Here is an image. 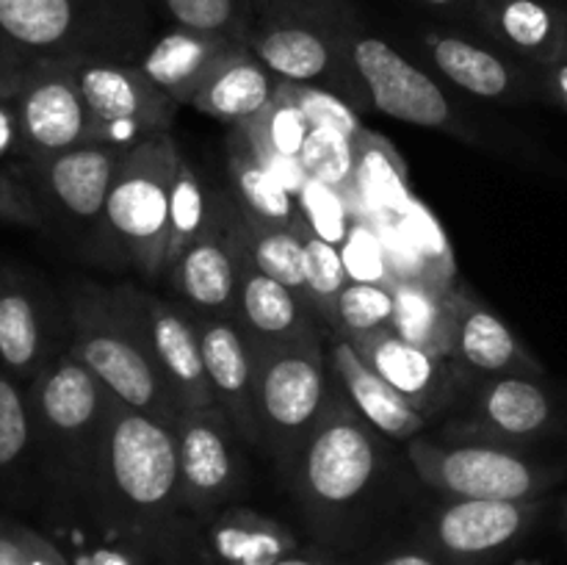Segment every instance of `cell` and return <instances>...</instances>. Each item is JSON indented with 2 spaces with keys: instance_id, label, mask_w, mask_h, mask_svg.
<instances>
[{
  "instance_id": "1",
  "label": "cell",
  "mask_w": 567,
  "mask_h": 565,
  "mask_svg": "<svg viewBox=\"0 0 567 565\" xmlns=\"http://www.w3.org/2000/svg\"><path fill=\"white\" fill-rule=\"evenodd\" d=\"M282 485L310 532L338 548L365 541L377 524L404 507L415 510L430 493L402 443L377 432L352 408L338 380L313 438Z\"/></svg>"
},
{
  "instance_id": "2",
  "label": "cell",
  "mask_w": 567,
  "mask_h": 565,
  "mask_svg": "<svg viewBox=\"0 0 567 565\" xmlns=\"http://www.w3.org/2000/svg\"><path fill=\"white\" fill-rule=\"evenodd\" d=\"M86 518L142 554L175 552L183 526H197L183 507L175 430L114 393Z\"/></svg>"
},
{
  "instance_id": "3",
  "label": "cell",
  "mask_w": 567,
  "mask_h": 565,
  "mask_svg": "<svg viewBox=\"0 0 567 565\" xmlns=\"http://www.w3.org/2000/svg\"><path fill=\"white\" fill-rule=\"evenodd\" d=\"M61 291L70 310V352L116 399L175 430L186 410L153 352L138 308V286L72 280Z\"/></svg>"
},
{
  "instance_id": "4",
  "label": "cell",
  "mask_w": 567,
  "mask_h": 565,
  "mask_svg": "<svg viewBox=\"0 0 567 565\" xmlns=\"http://www.w3.org/2000/svg\"><path fill=\"white\" fill-rule=\"evenodd\" d=\"M28 399L44 507L61 515H86L111 391L66 352L28 386Z\"/></svg>"
},
{
  "instance_id": "5",
  "label": "cell",
  "mask_w": 567,
  "mask_h": 565,
  "mask_svg": "<svg viewBox=\"0 0 567 565\" xmlns=\"http://www.w3.org/2000/svg\"><path fill=\"white\" fill-rule=\"evenodd\" d=\"M155 17L147 0H0V37L28 59L138 64Z\"/></svg>"
},
{
  "instance_id": "6",
  "label": "cell",
  "mask_w": 567,
  "mask_h": 565,
  "mask_svg": "<svg viewBox=\"0 0 567 565\" xmlns=\"http://www.w3.org/2000/svg\"><path fill=\"white\" fill-rule=\"evenodd\" d=\"M358 22L352 0H255L247 48L280 81L324 86L354 111H371L349 70V39Z\"/></svg>"
},
{
  "instance_id": "7",
  "label": "cell",
  "mask_w": 567,
  "mask_h": 565,
  "mask_svg": "<svg viewBox=\"0 0 567 565\" xmlns=\"http://www.w3.org/2000/svg\"><path fill=\"white\" fill-rule=\"evenodd\" d=\"M404 452L432 493L452 499L529 502L551 496L554 487L567 480V458L548 449L454 441L437 432H421L404 443Z\"/></svg>"
},
{
  "instance_id": "8",
  "label": "cell",
  "mask_w": 567,
  "mask_h": 565,
  "mask_svg": "<svg viewBox=\"0 0 567 565\" xmlns=\"http://www.w3.org/2000/svg\"><path fill=\"white\" fill-rule=\"evenodd\" d=\"M181 147L172 133L127 150L105 203L111 264H125L147 282H164L169 203Z\"/></svg>"
},
{
  "instance_id": "9",
  "label": "cell",
  "mask_w": 567,
  "mask_h": 565,
  "mask_svg": "<svg viewBox=\"0 0 567 565\" xmlns=\"http://www.w3.org/2000/svg\"><path fill=\"white\" fill-rule=\"evenodd\" d=\"M252 360L260 449L282 480L313 438L336 388L327 341L252 347Z\"/></svg>"
},
{
  "instance_id": "10",
  "label": "cell",
  "mask_w": 567,
  "mask_h": 565,
  "mask_svg": "<svg viewBox=\"0 0 567 565\" xmlns=\"http://www.w3.org/2000/svg\"><path fill=\"white\" fill-rule=\"evenodd\" d=\"M437 435L548 449L567 441V386L543 377H468Z\"/></svg>"
},
{
  "instance_id": "11",
  "label": "cell",
  "mask_w": 567,
  "mask_h": 565,
  "mask_svg": "<svg viewBox=\"0 0 567 565\" xmlns=\"http://www.w3.org/2000/svg\"><path fill=\"white\" fill-rule=\"evenodd\" d=\"M125 155V147L81 144L14 170L37 197L48 233L72 242L75 253L92 264H111L105 203Z\"/></svg>"
},
{
  "instance_id": "12",
  "label": "cell",
  "mask_w": 567,
  "mask_h": 565,
  "mask_svg": "<svg viewBox=\"0 0 567 565\" xmlns=\"http://www.w3.org/2000/svg\"><path fill=\"white\" fill-rule=\"evenodd\" d=\"M349 70L369 97L371 111L426 131L449 133L460 142L480 147L491 144L482 122L460 105L441 81L399 53L391 42L371 33L363 20L349 39Z\"/></svg>"
},
{
  "instance_id": "13",
  "label": "cell",
  "mask_w": 567,
  "mask_h": 565,
  "mask_svg": "<svg viewBox=\"0 0 567 565\" xmlns=\"http://www.w3.org/2000/svg\"><path fill=\"white\" fill-rule=\"evenodd\" d=\"M551 496L529 502L452 499L432 493L415 507V537L443 565H496L532 535Z\"/></svg>"
},
{
  "instance_id": "14",
  "label": "cell",
  "mask_w": 567,
  "mask_h": 565,
  "mask_svg": "<svg viewBox=\"0 0 567 565\" xmlns=\"http://www.w3.org/2000/svg\"><path fill=\"white\" fill-rule=\"evenodd\" d=\"M66 352L70 310L64 291L25 266L0 260V366L28 388Z\"/></svg>"
},
{
  "instance_id": "15",
  "label": "cell",
  "mask_w": 567,
  "mask_h": 565,
  "mask_svg": "<svg viewBox=\"0 0 567 565\" xmlns=\"http://www.w3.org/2000/svg\"><path fill=\"white\" fill-rule=\"evenodd\" d=\"M247 264L241 205L233 192L210 188L205 230L164 271V286L177 302L199 316L238 319V282Z\"/></svg>"
},
{
  "instance_id": "16",
  "label": "cell",
  "mask_w": 567,
  "mask_h": 565,
  "mask_svg": "<svg viewBox=\"0 0 567 565\" xmlns=\"http://www.w3.org/2000/svg\"><path fill=\"white\" fill-rule=\"evenodd\" d=\"M183 507L208 526L247 491L241 435L216 404L194 408L175 424Z\"/></svg>"
},
{
  "instance_id": "17",
  "label": "cell",
  "mask_w": 567,
  "mask_h": 565,
  "mask_svg": "<svg viewBox=\"0 0 567 565\" xmlns=\"http://www.w3.org/2000/svg\"><path fill=\"white\" fill-rule=\"evenodd\" d=\"M94 120V144L133 150L172 133L181 105L155 86L138 64L70 61Z\"/></svg>"
},
{
  "instance_id": "18",
  "label": "cell",
  "mask_w": 567,
  "mask_h": 565,
  "mask_svg": "<svg viewBox=\"0 0 567 565\" xmlns=\"http://www.w3.org/2000/svg\"><path fill=\"white\" fill-rule=\"evenodd\" d=\"M28 161L94 144V120L70 61L31 59L14 94Z\"/></svg>"
},
{
  "instance_id": "19",
  "label": "cell",
  "mask_w": 567,
  "mask_h": 565,
  "mask_svg": "<svg viewBox=\"0 0 567 565\" xmlns=\"http://www.w3.org/2000/svg\"><path fill=\"white\" fill-rule=\"evenodd\" d=\"M421 44L441 78L468 97L502 105H526L537 100L543 103L535 66L513 59L480 33L426 28L421 31Z\"/></svg>"
},
{
  "instance_id": "20",
  "label": "cell",
  "mask_w": 567,
  "mask_h": 565,
  "mask_svg": "<svg viewBox=\"0 0 567 565\" xmlns=\"http://www.w3.org/2000/svg\"><path fill=\"white\" fill-rule=\"evenodd\" d=\"M354 352L374 369L399 397L408 399L426 421H441L463 391L465 374L452 358H441L404 341L393 327L349 341Z\"/></svg>"
},
{
  "instance_id": "21",
  "label": "cell",
  "mask_w": 567,
  "mask_h": 565,
  "mask_svg": "<svg viewBox=\"0 0 567 565\" xmlns=\"http://www.w3.org/2000/svg\"><path fill=\"white\" fill-rule=\"evenodd\" d=\"M471 31L546 70L567 61V0H476Z\"/></svg>"
},
{
  "instance_id": "22",
  "label": "cell",
  "mask_w": 567,
  "mask_h": 565,
  "mask_svg": "<svg viewBox=\"0 0 567 565\" xmlns=\"http://www.w3.org/2000/svg\"><path fill=\"white\" fill-rule=\"evenodd\" d=\"M138 308H142L161 371L183 410L216 404L208 369H205L197 314L177 299L158 297L142 286H138Z\"/></svg>"
},
{
  "instance_id": "23",
  "label": "cell",
  "mask_w": 567,
  "mask_h": 565,
  "mask_svg": "<svg viewBox=\"0 0 567 565\" xmlns=\"http://www.w3.org/2000/svg\"><path fill=\"white\" fill-rule=\"evenodd\" d=\"M454 363L471 377H543L546 366L535 358L513 327L498 319L465 286H454Z\"/></svg>"
},
{
  "instance_id": "24",
  "label": "cell",
  "mask_w": 567,
  "mask_h": 565,
  "mask_svg": "<svg viewBox=\"0 0 567 565\" xmlns=\"http://www.w3.org/2000/svg\"><path fill=\"white\" fill-rule=\"evenodd\" d=\"M197 321L216 408L230 419L244 443L260 449L252 343L236 319H216V316L197 314Z\"/></svg>"
},
{
  "instance_id": "25",
  "label": "cell",
  "mask_w": 567,
  "mask_h": 565,
  "mask_svg": "<svg viewBox=\"0 0 567 565\" xmlns=\"http://www.w3.org/2000/svg\"><path fill=\"white\" fill-rule=\"evenodd\" d=\"M238 325L255 349L286 347L299 341H330L319 316L291 288L277 282L249 260L238 282Z\"/></svg>"
},
{
  "instance_id": "26",
  "label": "cell",
  "mask_w": 567,
  "mask_h": 565,
  "mask_svg": "<svg viewBox=\"0 0 567 565\" xmlns=\"http://www.w3.org/2000/svg\"><path fill=\"white\" fill-rule=\"evenodd\" d=\"M0 502L44 507L28 388L0 366Z\"/></svg>"
},
{
  "instance_id": "27",
  "label": "cell",
  "mask_w": 567,
  "mask_h": 565,
  "mask_svg": "<svg viewBox=\"0 0 567 565\" xmlns=\"http://www.w3.org/2000/svg\"><path fill=\"white\" fill-rule=\"evenodd\" d=\"M327 360H330V371L336 374L338 386L347 393L352 408L382 432L391 438L393 443H408L415 435L426 432L430 421L413 408L404 397H399L374 369L363 363L354 347L343 338H330L327 341Z\"/></svg>"
},
{
  "instance_id": "28",
  "label": "cell",
  "mask_w": 567,
  "mask_h": 565,
  "mask_svg": "<svg viewBox=\"0 0 567 565\" xmlns=\"http://www.w3.org/2000/svg\"><path fill=\"white\" fill-rule=\"evenodd\" d=\"M236 44V39L221 37V33L172 25L169 31L153 39L147 53L138 59V66L177 105H192L203 83L216 70V64Z\"/></svg>"
},
{
  "instance_id": "29",
  "label": "cell",
  "mask_w": 567,
  "mask_h": 565,
  "mask_svg": "<svg viewBox=\"0 0 567 565\" xmlns=\"http://www.w3.org/2000/svg\"><path fill=\"white\" fill-rule=\"evenodd\" d=\"M374 225L380 227L396 280H421L437 288L457 286L446 236L419 199Z\"/></svg>"
},
{
  "instance_id": "30",
  "label": "cell",
  "mask_w": 567,
  "mask_h": 565,
  "mask_svg": "<svg viewBox=\"0 0 567 565\" xmlns=\"http://www.w3.org/2000/svg\"><path fill=\"white\" fill-rule=\"evenodd\" d=\"M280 86V78L247 44L238 42L210 72L192 109L210 120L225 122L227 127L244 125L275 100Z\"/></svg>"
},
{
  "instance_id": "31",
  "label": "cell",
  "mask_w": 567,
  "mask_h": 565,
  "mask_svg": "<svg viewBox=\"0 0 567 565\" xmlns=\"http://www.w3.org/2000/svg\"><path fill=\"white\" fill-rule=\"evenodd\" d=\"M205 537L221 565H271L299 552L297 535L286 524L238 504L221 510L205 526Z\"/></svg>"
},
{
  "instance_id": "32",
  "label": "cell",
  "mask_w": 567,
  "mask_h": 565,
  "mask_svg": "<svg viewBox=\"0 0 567 565\" xmlns=\"http://www.w3.org/2000/svg\"><path fill=\"white\" fill-rule=\"evenodd\" d=\"M227 175L233 197L252 219L271 227H293L299 219L297 197L260 164L238 127L227 133Z\"/></svg>"
},
{
  "instance_id": "33",
  "label": "cell",
  "mask_w": 567,
  "mask_h": 565,
  "mask_svg": "<svg viewBox=\"0 0 567 565\" xmlns=\"http://www.w3.org/2000/svg\"><path fill=\"white\" fill-rule=\"evenodd\" d=\"M393 330L404 341L441 358L454 352V288H437L421 280L393 282ZM454 360V358H452Z\"/></svg>"
},
{
  "instance_id": "34",
  "label": "cell",
  "mask_w": 567,
  "mask_h": 565,
  "mask_svg": "<svg viewBox=\"0 0 567 565\" xmlns=\"http://www.w3.org/2000/svg\"><path fill=\"white\" fill-rule=\"evenodd\" d=\"M358 181H354L352 194H349L354 216H365V219L377 222L382 216L408 208L415 197L408 186V172H404L402 158L393 153L391 144L377 136V133L365 131L358 138Z\"/></svg>"
},
{
  "instance_id": "35",
  "label": "cell",
  "mask_w": 567,
  "mask_h": 565,
  "mask_svg": "<svg viewBox=\"0 0 567 565\" xmlns=\"http://www.w3.org/2000/svg\"><path fill=\"white\" fill-rule=\"evenodd\" d=\"M247 255L258 269L308 302V253L293 227H271L241 210Z\"/></svg>"
},
{
  "instance_id": "36",
  "label": "cell",
  "mask_w": 567,
  "mask_h": 565,
  "mask_svg": "<svg viewBox=\"0 0 567 565\" xmlns=\"http://www.w3.org/2000/svg\"><path fill=\"white\" fill-rule=\"evenodd\" d=\"M233 127H238L258 153L280 155V158H299L310 131H313V122L308 120L305 109L299 105L291 83L282 81L275 100L258 116Z\"/></svg>"
},
{
  "instance_id": "37",
  "label": "cell",
  "mask_w": 567,
  "mask_h": 565,
  "mask_svg": "<svg viewBox=\"0 0 567 565\" xmlns=\"http://www.w3.org/2000/svg\"><path fill=\"white\" fill-rule=\"evenodd\" d=\"M293 230L299 233V238H302L305 244V253H308V305L313 308V314L319 316L327 336L332 338V332H336L338 297H341V291L349 282L347 266H343L341 258V247L316 236V233L305 225L302 216L293 222Z\"/></svg>"
},
{
  "instance_id": "38",
  "label": "cell",
  "mask_w": 567,
  "mask_h": 565,
  "mask_svg": "<svg viewBox=\"0 0 567 565\" xmlns=\"http://www.w3.org/2000/svg\"><path fill=\"white\" fill-rule=\"evenodd\" d=\"M147 3L172 25L221 33L244 44H247L255 17L252 0H147Z\"/></svg>"
},
{
  "instance_id": "39",
  "label": "cell",
  "mask_w": 567,
  "mask_h": 565,
  "mask_svg": "<svg viewBox=\"0 0 567 565\" xmlns=\"http://www.w3.org/2000/svg\"><path fill=\"white\" fill-rule=\"evenodd\" d=\"M210 216V188L192 161L181 155L175 186L169 203V242H166V266L199 238ZM166 271V269H164Z\"/></svg>"
},
{
  "instance_id": "40",
  "label": "cell",
  "mask_w": 567,
  "mask_h": 565,
  "mask_svg": "<svg viewBox=\"0 0 567 565\" xmlns=\"http://www.w3.org/2000/svg\"><path fill=\"white\" fill-rule=\"evenodd\" d=\"M299 161H302L308 177L352 194L360 164L358 138L338 131V127L313 125Z\"/></svg>"
},
{
  "instance_id": "41",
  "label": "cell",
  "mask_w": 567,
  "mask_h": 565,
  "mask_svg": "<svg viewBox=\"0 0 567 565\" xmlns=\"http://www.w3.org/2000/svg\"><path fill=\"white\" fill-rule=\"evenodd\" d=\"M388 327H393V288L380 286V282L349 280L338 297L332 338L354 341V338L371 336Z\"/></svg>"
},
{
  "instance_id": "42",
  "label": "cell",
  "mask_w": 567,
  "mask_h": 565,
  "mask_svg": "<svg viewBox=\"0 0 567 565\" xmlns=\"http://www.w3.org/2000/svg\"><path fill=\"white\" fill-rule=\"evenodd\" d=\"M297 208L305 225L316 236L324 238V242L336 244V247H341L354 222V208L349 194L336 186L313 181V177H308L305 188L297 194Z\"/></svg>"
},
{
  "instance_id": "43",
  "label": "cell",
  "mask_w": 567,
  "mask_h": 565,
  "mask_svg": "<svg viewBox=\"0 0 567 565\" xmlns=\"http://www.w3.org/2000/svg\"><path fill=\"white\" fill-rule=\"evenodd\" d=\"M341 258L347 266L349 280L354 282H380V286H393L396 271H393L391 258H388L385 242H382L380 227L365 216H354L347 238L341 244Z\"/></svg>"
},
{
  "instance_id": "44",
  "label": "cell",
  "mask_w": 567,
  "mask_h": 565,
  "mask_svg": "<svg viewBox=\"0 0 567 565\" xmlns=\"http://www.w3.org/2000/svg\"><path fill=\"white\" fill-rule=\"evenodd\" d=\"M291 89L313 125L338 127V131L349 133L352 138H360L369 131V127L360 122L358 111H354L341 94L330 92V89L324 86H310V83H291Z\"/></svg>"
},
{
  "instance_id": "45",
  "label": "cell",
  "mask_w": 567,
  "mask_h": 565,
  "mask_svg": "<svg viewBox=\"0 0 567 565\" xmlns=\"http://www.w3.org/2000/svg\"><path fill=\"white\" fill-rule=\"evenodd\" d=\"M0 222L14 227H28V230L48 233L42 208L31 188L22 183V177L14 170L0 164Z\"/></svg>"
},
{
  "instance_id": "46",
  "label": "cell",
  "mask_w": 567,
  "mask_h": 565,
  "mask_svg": "<svg viewBox=\"0 0 567 565\" xmlns=\"http://www.w3.org/2000/svg\"><path fill=\"white\" fill-rule=\"evenodd\" d=\"M28 161L25 138L20 131V116H17L14 100L0 97V164L17 170Z\"/></svg>"
},
{
  "instance_id": "47",
  "label": "cell",
  "mask_w": 567,
  "mask_h": 565,
  "mask_svg": "<svg viewBox=\"0 0 567 565\" xmlns=\"http://www.w3.org/2000/svg\"><path fill=\"white\" fill-rule=\"evenodd\" d=\"M360 565H443V559L415 537V543H410V546L385 548L380 554H371Z\"/></svg>"
},
{
  "instance_id": "48",
  "label": "cell",
  "mask_w": 567,
  "mask_h": 565,
  "mask_svg": "<svg viewBox=\"0 0 567 565\" xmlns=\"http://www.w3.org/2000/svg\"><path fill=\"white\" fill-rule=\"evenodd\" d=\"M28 61H31L28 55H22L14 44H9L0 37V97L14 100L22 75H25Z\"/></svg>"
},
{
  "instance_id": "49",
  "label": "cell",
  "mask_w": 567,
  "mask_h": 565,
  "mask_svg": "<svg viewBox=\"0 0 567 565\" xmlns=\"http://www.w3.org/2000/svg\"><path fill=\"white\" fill-rule=\"evenodd\" d=\"M22 541H25L28 565H75L50 537H44L33 526H22Z\"/></svg>"
},
{
  "instance_id": "50",
  "label": "cell",
  "mask_w": 567,
  "mask_h": 565,
  "mask_svg": "<svg viewBox=\"0 0 567 565\" xmlns=\"http://www.w3.org/2000/svg\"><path fill=\"white\" fill-rule=\"evenodd\" d=\"M22 526V521L0 513V565H28Z\"/></svg>"
},
{
  "instance_id": "51",
  "label": "cell",
  "mask_w": 567,
  "mask_h": 565,
  "mask_svg": "<svg viewBox=\"0 0 567 565\" xmlns=\"http://www.w3.org/2000/svg\"><path fill=\"white\" fill-rule=\"evenodd\" d=\"M537 75H540L543 103L567 111V61L546 66V70H537Z\"/></svg>"
},
{
  "instance_id": "52",
  "label": "cell",
  "mask_w": 567,
  "mask_h": 565,
  "mask_svg": "<svg viewBox=\"0 0 567 565\" xmlns=\"http://www.w3.org/2000/svg\"><path fill=\"white\" fill-rule=\"evenodd\" d=\"M421 9L432 11V14H441L452 22H465L471 28L474 22V3L476 0H413Z\"/></svg>"
},
{
  "instance_id": "53",
  "label": "cell",
  "mask_w": 567,
  "mask_h": 565,
  "mask_svg": "<svg viewBox=\"0 0 567 565\" xmlns=\"http://www.w3.org/2000/svg\"><path fill=\"white\" fill-rule=\"evenodd\" d=\"M75 565H142V552L136 548H100V552L86 554Z\"/></svg>"
},
{
  "instance_id": "54",
  "label": "cell",
  "mask_w": 567,
  "mask_h": 565,
  "mask_svg": "<svg viewBox=\"0 0 567 565\" xmlns=\"http://www.w3.org/2000/svg\"><path fill=\"white\" fill-rule=\"evenodd\" d=\"M271 565H338V563L327 552H319V548H310V552L288 554V557L277 559V563H271Z\"/></svg>"
},
{
  "instance_id": "55",
  "label": "cell",
  "mask_w": 567,
  "mask_h": 565,
  "mask_svg": "<svg viewBox=\"0 0 567 565\" xmlns=\"http://www.w3.org/2000/svg\"><path fill=\"white\" fill-rule=\"evenodd\" d=\"M559 530L567 537V496L559 499Z\"/></svg>"
},
{
  "instance_id": "56",
  "label": "cell",
  "mask_w": 567,
  "mask_h": 565,
  "mask_svg": "<svg viewBox=\"0 0 567 565\" xmlns=\"http://www.w3.org/2000/svg\"><path fill=\"white\" fill-rule=\"evenodd\" d=\"M252 3H255V0H252Z\"/></svg>"
}]
</instances>
